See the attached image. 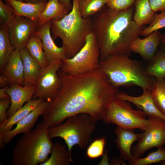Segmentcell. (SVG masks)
<instances>
[{
    "label": "cell",
    "mask_w": 165,
    "mask_h": 165,
    "mask_svg": "<svg viewBox=\"0 0 165 165\" xmlns=\"http://www.w3.org/2000/svg\"><path fill=\"white\" fill-rule=\"evenodd\" d=\"M61 86L42 114L48 128L60 125L72 116L86 113L96 122L102 120L111 102L120 92L113 86L100 67L82 74L58 72Z\"/></svg>",
    "instance_id": "obj_1"
},
{
    "label": "cell",
    "mask_w": 165,
    "mask_h": 165,
    "mask_svg": "<svg viewBox=\"0 0 165 165\" xmlns=\"http://www.w3.org/2000/svg\"><path fill=\"white\" fill-rule=\"evenodd\" d=\"M134 8L132 6L116 10L106 5L93 16V32L100 48V61L113 54L130 56V46L144 28L133 19Z\"/></svg>",
    "instance_id": "obj_2"
},
{
    "label": "cell",
    "mask_w": 165,
    "mask_h": 165,
    "mask_svg": "<svg viewBox=\"0 0 165 165\" xmlns=\"http://www.w3.org/2000/svg\"><path fill=\"white\" fill-rule=\"evenodd\" d=\"M79 0H72L70 12L59 20L51 21V30L53 39H61L67 58L73 57L83 47L86 38L93 32L92 17H82L79 13Z\"/></svg>",
    "instance_id": "obj_3"
},
{
    "label": "cell",
    "mask_w": 165,
    "mask_h": 165,
    "mask_svg": "<svg viewBox=\"0 0 165 165\" xmlns=\"http://www.w3.org/2000/svg\"><path fill=\"white\" fill-rule=\"evenodd\" d=\"M123 54L110 55L100 61V68L115 87L137 86L151 90L156 79L146 74L140 63Z\"/></svg>",
    "instance_id": "obj_4"
},
{
    "label": "cell",
    "mask_w": 165,
    "mask_h": 165,
    "mask_svg": "<svg viewBox=\"0 0 165 165\" xmlns=\"http://www.w3.org/2000/svg\"><path fill=\"white\" fill-rule=\"evenodd\" d=\"M48 127L42 122L34 129L24 133L13 149V165H36L46 161L53 144L48 133Z\"/></svg>",
    "instance_id": "obj_5"
},
{
    "label": "cell",
    "mask_w": 165,
    "mask_h": 165,
    "mask_svg": "<svg viewBox=\"0 0 165 165\" xmlns=\"http://www.w3.org/2000/svg\"><path fill=\"white\" fill-rule=\"evenodd\" d=\"M62 124L48 128L49 136L52 139L60 137L65 141L71 155L75 145L81 149L88 147L96 128L95 121L86 113H80L71 116Z\"/></svg>",
    "instance_id": "obj_6"
},
{
    "label": "cell",
    "mask_w": 165,
    "mask_h": 165,
    "mask_svg": "<svg viewBox=\"0 0 165 165\" xmlns=\"http://www.w3.org/2000/svg\"><path fill=\"white\" fill-rule=\"evenodd\" d=\"M100 51L93 32L87 35L83 47L73 57L63 60L60 70L65 74L78 75L100 67Z\"/></svg>",
    "instance_id": "obj_7"
},
{
    "label": "cell",
    "mask_w": 165,
    "mask_h": 165,
    "mask_svg": "<svg viewBox=\"0 0 165 165\" xmlns=\"http://www.w3.org/2000/svg\"><path fill=\"white\" fill-rule=\"evenodd\" d=\"M143 111L134 109L128 101L116 98L109 106L102 120L106 124H115L121 127L143 132L149 124Z\"/></svg>",
    "instance_id": "obj_8"
},
{
    "label": "cell",
    "mask_w": 165,
    "mask_h": 165,
    "mask_svg": "<svg viewBox=\"0 0 165 165\" xmlns=\"http://www.w3.org/2000/svg\"><path fill=\"white\" fill-rule=\"evenodd\" d=\"M147 118L148 127L140 134L137 143L131 148L134 158L141 157L148 150L165 145V121L157 117L148 116Z\"/></svg>",
    "instance_id": "obj_9"
},
{
    "label": "cell",
    "mask_w": 165,
    "mask_h": 165,
    "mask_svg": "<svg viewBox=\"0 0 165 165\" xmlns=\"http://www.w3.org/2000/svg\"><path fill=\"white\" fill-rule=\"evenodd\" d=\"M62 62L61 60H53L42 69L32 99L39 98L49 101L54 97L61 85L58 72Z\"/></svg>",
    "instance_id": "obj_10"
},
{
    "label": "cell",
    "mask_w": 165,
    "mask_h": 165,
    "mask_svg": "<svg viewBox=\"0 0 165 165\" xmlns=\"http://www.w3.org/2000/svg\"><path fill=\"white\" fill-rule=\"evenodd\" d=\"M39 26L37 22L29 18L16 16L8 26L9 37L15 50L19 51L25 47Z\"/></svg>",
    "instance_id": "obj_11"
},
{
    "label": "cell",
    "mask_w": 165,
    "mask_h": 165,
    "mask_svg": "<svg viewBox=\"0 0 165 165\" xmlns=\"http://www.w3.org/2000/svg\"><path fill=\"white\" fill-rule=\"evenodd\" d=\"M48 103V101H43L27 116L18 122L13 129L0 134L5 144L9 143L16 135L30 131L36 123L38 117L42 115Z\"/></svg>",
    "instance_id": "obj_12"
},
{
    "label": "cell",
    "mask_w": 165,
    "mask_h": 165,
    "mask_svg": "<svg viewBox=\"0 0 165 165\" xmlns=\"http://www.w3.org/2000/svg\"><path fill=\"white\" fill-rule=\"evenodd\" d=\"M117 98L132 103L138 109L144 112L148 116L158 117L165 121V116L156 107L152 97L151 90H143L142 94L137 97L130 95L123 91H120Z\"/></svg>",
    "instance_id": "obj_13"
},
{
    "label": "cell",
    "mask_w": 165,
    "mask_h": 165,
    "mask_svg": "<svg viewBox=\"0 0 165 165\" xmlns=\"http://www.w3.org/2000/svg\"><path fill=\"white\" fill-rule=\"evenodd\" d=\"M51 21L39 26L35 33L42 40L45 56L49 62L54 60H63L67 58L64 47L57 46L51 35Z\"/></svg>",
    "instance_id": "obj_14"
},
{
    "label": "cell",
    "mask_w": 165,
    "mask_h": 165,
    "mask_svg": "<svg viewBox=\"0 0 165 165\" xmlns=\"http://www.w3.org/2000/svg\"><path fill=\"white\" fill-rule=\"evenodd\" d=\"M36 90V85L13 84L7 86L6 91L9 96L11 101L7 112L8 117L22 107L25 103L32 99Z\"/></svg>",
    "instance_id": "obj_15"
},
{
    "label": "cell",
    "mask_w": 165,
    "mask_h": 165,
    "mask_svg": "<svg viewBox=\"0 0 165 165\" xmlns=\"http://www.w3.org/2000/svg\"><path fill=\"white\" fill-rule=\"evenodd\" d=\"M161 35L160 32L157 30L144 38H137L130 46L131 52L138 54L144 60L150 62L154 58L160 43Z\"/></svg>",
    "instance_id": "obj_16"
},
{
    "label": "cell",
    "mask_w": 165,
    "mask_h": 165,
    "mask_svg": "<svg viewBox=\"0 0 165 165\" xmlns=\"http://www.w3.org/2000/svg\"><path fill=\"white\" fill-rule=\"evenodd\" d=\"M114 133L116 136L114 140L120 153V158L129 161L134 158L131 152L133 143L139 139L140 134L135 133L134 130L117 126Z\"/></svg>",
    "instance_id": "obj_17"
},
{
    "label": "cell",
    "mask_w": 165,
    "mask_h": 165,
    "mask_svg": "<svg viewBox=\"0 0 165 165\" xmlns=\"http://www.w3.org/2000/svg\"><path fill=\"white\" fill-rule=\"evenodd\" d=\"M2 73L9 86L24 85L23 63L19 50H15L12 53Z\"/></svg>",
    "instance_id": "obj_18"
},
{
    "label": "cell",
    "mask_w": 165,
    "mask_h": 165,
    "mask_svg": "<svg viewBox=\"0 0 165 165\" xmlns=\"http://www.w3.org/2000/svg\"><path fill=\"white\" fill-rule=\"evenodd\" d=\"M3 1L13 9L16 16L27 17L37 22L47 3L32 4L16 0Z\"/></svg>",
    "instance_id": "obj_19"
},
{
    "label": "cell",
    "mask_w": 165,
    "mask_h": 165,
    "mask_svg": "<svg viewBox=\"0 0 165 165\" xmlns=\"http://www.w3.org/2000/svg\"><path fill=\"white\" fill-rule=\"evenodd\" d=\"M19 51L23 63L24 85L36 86L42 68L25 47Z\"/></svg>",
    "instance_id": "obj_20"
},
{
    "label": "cell",
    "mask_w": 165,
    "mask_h": 165,
    "mask_svg": "<svg viewBox=\"0 0 165 165\" xmlns=\"http://www.w3.org/2000/svg\"><path fill=\"white\" fill-rule=\"evenodd\" d=\"M71 10L58 0H49L44 10L39 15L37 22L39 26L52 20H59Z\"/></svg>",
    "instance_id": "obj_21"
},
{
    "label": "cell",
    "mask_w": 165,
    "mask_h": 165,
    "mask_svg": "<svg viewBox=\"0 0 165 165\" xmlns=\"http://www.w3.org/2000/svg\"><path fill=\"white\" fill-rule=\"evenodd\" d=\"M43 101L38 98L28 101L4 122L0 124V134L11 130L13 125L27 116Z\"/></svg>",
    "instance_id": "obj_22"
},
{
    "label": "cell",
    "mask_w": 165,
    "mask_h": 165,
    "mask_svg": "<svg viewBox=\"0 0 165 165\" xmlns=\"http://www.w3.org/2000/svg\"><path fill=\"white\" fill-rule=\"evenodd\" d=\"M50 154V157L40 165H70L73 162L68 149L59 142L53 144Z\"/></svg>",
    "instance_id": "obj_23"
},
{
    "label": "cell",
    "mask_w": 165,
    "mask_h": 165,
    "mask_svg": "<svg viewBox=\"0 0 165 165\" xmlns=\"http://www.w3.org/2000/svg\"><path fill=\"white\" fill-rule=\"evenodd\" d=\"M134 5V21L141 26L150 24L155 12L152 9L149 0H136Z\"/></svg>",
    "instance_id": "obj_24"
},
{
    "label": "cell",
    "mask_w": 165,
    "mask_h": 165,
    "mask_svg": "<svg viewBox=\"0 0 165 165\" xmlns=\"http://www.w3.org/2000/svg\"><path fill=\"white\" fill-rule=\"evenodd\" d=\"M25 47L42 68L48 65L49 62L46 59L42 40L38 36L33 35L28 41Z\"/></svg>",
    "instance_id": "obj_25"
},
{
    "label": "cell",
    "mask_w": 165,
    "mask_h": 165,
    "mask_svg": "<svg viewBox=\"0 0 165 165\" xmlns=\"http://www.w3.org/2000/svg\"><path fill=\"white\" fill-rule=\"evenodd\" d=\"M15 49L10 40L8 26H0V71L2 73L8 60Z\"/></svg>",
    "instance_id": "obj_26"
},
{
    "label": "cell",
    "mask_w": 165,
    "mask_h": 165,
    "mask_svg": "<svg viewBox=\"0 0 165 165\" xmlns=\"http://www.w3.org/2000/svg\"><path fill=\"white\" fill-rule=\"evenodd\" d=\"M145 70L146 74L156 79L165 78V52H156Z\"/></svg>",
    "instance_id": "obj_27"
},
{
    "label": "cell",
    "mask_w": 165,
    "mask_h": 165,
    "mask_svg": "<svg viewBox=\"0 0 165 165\" xmlns=\"http://www.w3.org/2000/svg\"><path fill=\"white\" fill-rule=\"evenodd\" d=\"M106 2L107 0H79L80 14L84 18L93 16L106 5Z\"/></svg>",
    "instance_id": "obj_28"
},
{
    "label": "cell",
    "mask_w": 165,
    "mask_h": 165,
    "mask_svg": "<svg viewBox=\"0 0 165 165\" xmlns=\"http://www.w3.org/2000/svg\"><path fill=\"white\" fill-rule=\"evenodd\" d=\"M151 91L156 107L165 116V79H156Z\"/></svg>",
    "instance_id": "obj_29"
},
{
    "label": "cell",
    "mask_w": 165,
    "mask_h": 165,
    "mask_svg": "<svg viewBox=\"0 0 165 165\" xmlns=\"http://www.w3.org/2000/svg\"><path fill=\"white\" fill-rule=\"evenodd\" d=\"M165 161V148L161 146L149 153L145 157L134 158L129 162L130 165H148Z\"/></svg>",
    "instance_id": "obj_30"
},
{
    "label": "cell",
    "mask_w": 165,
    "mask_h": 165,
    "mask_svg": "<svg viewBox=\"0 0 165 165\" xmlns=\"http://www.w3.org/2000/svg\"><path fill=\"white\" fill-rule=\"evenodd\" d=\"M106 142V139L104 136L94 140L87 147L86 151L87 157L94 159L102 156Z\"/></svg>",
    "instance_id": "obj_31"
},
{
    "label": "cell",
    "mask_w": 165,
    "mask_h": 165,
    "mask_svg": "<svg viewBox=\"0 0 165 165\" xmlns=\"http://www.w3.org/2000/svg\"><path fill=\"white\" fill-rule=\"evenodd\" d=\"M149 24V26L143 28L141 35L146 37L152 32L165 27V10L159 14L155 13Z\"/></svg>",
    "instance_id": "obj_32"
},
{
    "label": "cell",
    "mask_w": 165,
    "mask_h": 165,
    "mask_svg": "<svg viewBox=\"0 0 165 165\" xmlns=\"http://www.w3.org/2000/svg\"><path fill=\"white\" fill-rule=\"evenodd\" d=\"M15 16L13 9L0 0V26H8Z\"/></svg>",
    "instance_id": "obj_33"
},
{
    "label": "cell",
    "mask_w": 165,
    "mask_h": 165,
    "mask_svg": "<svg viewBox=\"0 0 165 165\" xmlns=\"http://www.w3.org/2000/svg\"><path fill=\"white\" fill-rule=\"evenodd\" d=\"M136 0H107L106 5L116 10L127 9L134 5Z\"/></svg>",
    "instance_id": "obj_34"
},
{
    "label": "cell",
    "mask_w": 165,
    "mask_h": 165,
    "mask_svg": "<svg viewBox=\"0 0 165 165\" xmlns=\"http://www.w3.org/2000/svg\"><path fill=\"white\" fill-rule=\"evenodd\" d=\"M10 98L0 100V124L4 122L8 118L7 112L10 105Z\"/></svg>",
    "instance_id": "obj_35"
},
{
    "label": "cell",
    "mask_w": 165,
    "mask_h": 165,
    "mask_svg": "<svg viewBox=\"0 0 165 165\" xmlns=\"http://www.w3.org/2000/svg\"><path fill=\"white\" fill-rule=\"evenodd\" d=\"M152 10L155 13L165 10V0H149Z\"/></svg>",
    "instance_id": "obj_36"
},
{
    "label": "cell",
    "mask_w": 165,
    "mask_h": 165,
    "mask_svg": "<svg viewBox=\"0 0 165 165\" xmlns=\"http://www.w3.org/2000/svg\"><path fill=\"white\" fill-rule=\"evenodd\" d=\"M108 149L106 150L104 153L103 155L102 158L99 163L98 165H110V162H109V157L108 156Z\"/></svg>",
    "instance_id": "obj_37"
},
{
    "label": "cell",
    "mask_w": 165,
    "mask_h": 165,
    "mask_svg": "<svg viewBox=\"0 0 165 165\" xmlns=\"http://www.w3.org/2000/svg\"><path fill=\"white\" fill-rule=\"evenodd\" d=\"M9 86L6 79L2 75L0 77V86L1 88L6 87Z\"/></svg>",
    "instance_id": "obj_38"
},
{
    "label": "cell",
    "mask_w": 165,
    "mask_h": 165,
    "mask_svg": "<svg viewBox=\"0 0 165 165\" xmlns=\"http://www.w3.org/2000/svg\"><path fill=\"white\" fill-rule=\"evenodd\" d=\"M6 87L1 88L0 89V99L10 98L6 91Z\"/></svg>",
    "instance_id": "obj_39"
},
{
    "label": "cell",
    "mask_w": 165,
    "mask_h": 165,
    "mask_svg": "<svg viewBox=\"0 0 165 165\" xmlns=\"http://www.w3.org/2000/svg\"><path fill=\"white\" fill-rule=\"evenodd\" d=\"M23 2L32 4L46 3L47 0H23Z\"/></svg>",
    "instance_id": "obj_40"
},
{
    "label": "cell",
    "mask_w": 165,
    "mask_h": 165,
    "mask_svg": "<svg viewBox=\"0 0 165 165\" xmlns=\"http://www.w3.org/2000/svg\"><path fill=\"white\" fill-rule=\"evenodd\" d=\"M123 160L120 158L119 160L116 158L115 159L114 158V159H112L110 161V165H121L120 164H122L123 163L125 165V163L123 162Z\"/></svg>",
    "instance_id": "obj_41"
},
{
    "label": "cell",
    "mask_w": 165,
    "mask_h": 165,
    "mask_svg": "<svg viewBox=\"0 0 165 165\" xmlns=\"http://www.w3.org/2000/svg\"><path fill=\"white\" fill-rule=\"evenodd\" d=\"M61 3L64 4L68 7L71 9H72V5L71 2L70 0H58Z\"/></svg>",
    "instance_id": "obj_42"
},
{
    "label": "cell",
    "mask_w": 165,
    "mask_h": 165,
    "mask_svg": "<svg viewBox=\"0 0 165 165\" xmlns=\"http://www.w3.org/2000/svg\"><path fill=\"white\" fill-rule=\"evenodd\" d=\"M160 43H161L164 49L165 52V34L161 35V36Z\"/></svg>",
    "instance_id": "obj_43"
},
{
    "label": "cell",
    "mask_w": 165,
    "mask_h": 165,
    "mask_svg": "<svg viewBox=\"0 0 165 165\" xmlns=\"http://www.w3.org/2000/svg\"><path fill=\"white\" fill-rule=\"evenodd\" d=\"M161 163L162 165H165V161H162L161 162Z\"/></svg>",
    "instance_id": "obj_44"
},
{
    "label": "cell",
    "mask_w": 165,
    "mask_h": 165,
    "mask_svg": "<svg viewBox=\"0 0 165 165\" xmlns=\"http://www.w3.org/2000/svg\"><path fill=\"white\" fill-rule=\"evenodd\" d=\"M19 1H23V0H16Z\"/></svg>",
    "instance_id": "obj_45"
},
{
    "label": "cell",
    "mask_w": 165,
    "mask_h": 165,
    "mask_svg": "<svg viewBox=\"0 0 165 165\" xmlns=\"http://www.w3.org/2000/svg\"></svg>",
    "instance_id": "obj_46"
},
{
    "label": "cell",
    "mask_w": 165,
    "mask_h": 165,
    "mask_svg": "<svg viewBox=\"0 0 165 165\" xmlns=\"http://www.w3.org/2000/svg\"></svg>",
    "instance_id": "obj_47"
}]
</instances>
